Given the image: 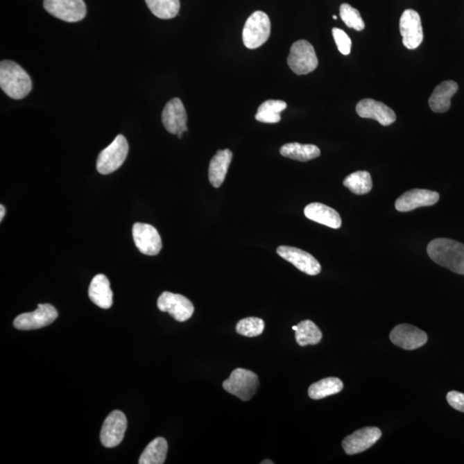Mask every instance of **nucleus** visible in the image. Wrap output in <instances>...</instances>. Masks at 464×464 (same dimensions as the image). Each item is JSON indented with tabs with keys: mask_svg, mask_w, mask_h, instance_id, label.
Listing matches in <instances>:
<instances>
[{
	"mask_svg": "<svg viewBox=\"0 0 464 464\" xmlns=\"http://www.w3.org/2000/svg\"><path fill=\"white\" fill-rule=\"evenodd\" d=\"M427 254L435 264L464 275V244L449 239H437L427 246Z\"/></svg>",
	"mask_w": 464,
	"mask_h": 464,
	"instance_id": "obj_1",
	"label": "nucleus"
},
{
	"mask_svg": "<svg viewBox=\"0 0 464 464\" xmlns=\"http://www.w3.org/2000/svg\"><path fill=\"white\" fill-rule=\"evenodd\" d=\"M0 87L10 98L21 100L31 92V78L19 64L12 60H2L0 63Z\"/></svg>",
	"mask_w": 464,
	"mask_h": 464,
	"instance_id": "obj_2",
	"label": "nucleus"
},
{
	"mask_svg": "<svg viewBox=\"0 0 464 464\" xmlns=\"http://www.w3.org/2000/svg\"><path fill=\"white\" fill-rule=\"evenodd\" d=\"M271 34V22L261 10L254 12L246 21L243 31V44L247 49H257L268 41Z\"/></svg>",
	"mask_w": 464,
	"mask_h": 464,
	"instance_id": "obj_3",
	"label": "nucleus"
},
{
	"mask_svg": "<svg viewBox=\"0 0 464 464\" xmlns=\"http://www.w3.org/2000/svg\"><path fill=\"white\" fill-rule=\"evenodd\" d=\"M259 387V377L251 370L237 368L234 370L223 383V388L228 393L235 395L243 402L250 401L257 393Z\"/></svg>",
	"mask_w": 464,
	"mask_h": 464,
	"instance_id": "obj_4",
	"label": "nucleus"
},
{
	"mask_svg": "<svg viewBox=\"0 0 464 464\" xmlns=\"http://www.w3.org/2000/svg\"><path fill=\"white\" fill-rule=\"evenodd\" d=\"M129 146L125 137L119 135L114 141L100 153L96 162L97 171L109 175L118 170L128 157Z\"/></svg>",
	"mask_w": 464,
	"mask_h": 464,
	"instance_id": "obj_5",
	"label": "nucleus"
},
{
	"mask_svg": "<svg viewBox=\"0 0 464 464\" xmlns=\"http://www.w3.org/2000/svg\"><path fill=\"white\" fill-rule=\"evenodd\" d=\"M291 70L297 75H307L312 73L318 66L314 46L305 40L294 42L287 59Z\"/></svg>",
	"mask_w": 464,
	"mask_h": 464,
	"instance_id": "obj_6",
	"label": "nucleus"
},
{
	"mask_svg": "<svg viewBox=\"0 0 464 464\" xmlns=\"http://www.w3.org/2000/svg\"><path fill=\"white\" fill-rule=\"evenodd\" d=\"M43 6L52 16L67 23L81 21L87 13L84 0H44Z\"/></svg>",
	"mask_w": 464,
	"mask_h": 464,
	"instance_id": "obj_7",
	"label": "nucleus"
},
{
	"mask_svg": "<svg viewBox=\"0 0 464 464\" xmlns=\"http://www.w3.org/2000/svg\"><path fill=\"white\" fill-rule=\"evenodd\" d=\"M58 318V311L49 304H38L33 312L24 313L17 316L14 327L19 330H33L44 328L51 325Z\"/></svg>",
	"mask_w": 464,
	"mask_h": 464,
	"instance_id": "obj_8",
	"label": "nucleus"
},
{
	"mask_svg": "<svg viewBox=\"0 0 464 464\" xmlns=\"http://www.w3.org/2000/svg\"><path fill=\"white\" fill-rule=\"evenodd\" d=\"M157 307L161 311L168 312L178 322H186L194 314V307L191 301L182 295L164 291L157 300Z\"/></svg>",
	"mask_w": 464,
	"mask_h": 464,
	"instance_id": "obj_9",
	"label": "nucleus"
},
{
	"mask_svg": "<svg viewBox=\"0 0 464 464\" xmlns=\"http://www.w3.org/2000/svg\"><path fill=\"white\" fill-rule=\"evenodd\" d=\"M400 33L402 43L408 49H415L424 38L422 19L415 10H405L400 19Z\"/></svg>",
	"mask_w": 464,
	"mask_h": 464,
	"instance_id": "obj_10",
	"label": "nucleus"
},
{
	"mask_svg": "<svg viewBox=\"0 0 464 464\" xmlns=\"http://www.w3.org/2000/svg\"><path fill=\"white\" fill-rule=\"evenodd\" d=\"M128 428V420L121 411L111 412L101 430V442L107 448L117 447L123 440Z\"/></svg>",
	"mask_w": 464,
	"mask_h": 464,
	"instance_id": "obj_11",
	"label": "nucleus"
},
{
	"mask_svg": "<svg viewBox=\"0 0 464 464\" xmlns=\"http://www.w3.org/2000/svg\"><path fill=\"white\" fill-rule=\"evenodd\" d=\"M135 246L142 254L157 255L163 248L160 233L153 225L136 223L132 227Z\"/></svg>",
	"mask_w": 464,
	"mask_h": 464,
	"instance_id": "obj_12",
	"label": "nucleus"
},
{
	"mask_svg": "<svg viewBox=\"0 0 464 464\" xmlns=\"http://www.w3.org/2000/svg\"><path fill=\"white\" fill-rule=\"evenodd\" d=\"M382 436L379 428L368 427L361 428L348 435L343 441V447L347 455L359 454L375 445Z\"/></svg>",
	"mask_w": 464,
	"mask_h": 464,
	"instance_id": "obj_13",
	"label": "nucleus"
},
{
	"mask_svg": "<svg viewBox=\"0 0 464 464\" xmlns=\"http://www.w3.org/2000/svg\"><path fill=\"white\" fill-rule=\"evenodd\" d=\"M277 253L296 267L298 270L308 275H318L322 267L319 261L308 252L290 246H280Z\"/></svg>",
	"mask_w": 464,
	"mask_h": 464,
	"instance_id": "obj_14",
	"label": "nucleus"
},
{
	"mask_svg": "<svg viewBox=\"0 0 464 464\" xmlns=\"http://www.w3.org/2000/svg\"><path fill=\"white\" fill-rule=\"evenodd\" d=\"M162 121L165 129L172 135H178L189 130L187 127L188 117L181 100L173 98L169 101L162 114Z\"/></svg>",
	"mask_w": 464,
	"mask_h": 464,
	"instance_id": "obj_15",
	"label": "nucleus"
},
{
	"mask_svg": "<svg viewBox=\"0 0 464 464\" xmlns=\"http://www.w3.org/2000/svg\"><path fill=\"white\" fill-rule=\"evenodd\" d=\"M390 339L395 346L405 350H415L427 343V334L415 326L404 323L395 327L390 334Z\"/></svg>",
	"mask_w": 464,
	"mask_h": 464,
	"instance_id": "obj_16",
	"label": "nucleus"
},
{
	"mask_svg": "<svg viewBox=\"0 0 464 464\" xmlns=\"http://www.w3.org/2000/svg\"><path fill=\"white\" fill-rule=\"evenodd\" d=\"M440 200V194L427 189H412L404 193L395 201V209L410 212L416 208L431 207Z\"/></svg>",
	"mask_w": 464,
	"mask_h": 464,
	"instance_id": "obj_17",
	"label": "nucleus"
},
{
	"mask_svg": "<svg viewBox=\"0 0 464 464\" xmlns=\"http://www.w3.org/2000/svg\"><path fill=\"white\" fill-rule=\"evenodd\" d=\"M356 112L362 118L372 119L382 126H390L397 120L394 110L382 102L370 98L359 101Z\"/></svg>",
	"mask_w": 464,
	"mask_h": 464,
	"instance_id": "obj_18",
	"label": "nucleus"
},
{
	"mask_svg": "<svg viewBox=\"0 0 464 464\" xmlns=\"http://www.w3.org/2000/svg\"><path fill=\"white\" fill-rule=\"evenodd\" d=\"M304 215L312 221L333 229H339L343 223L338 212L322 203L307 205L304 208Z\"/></svg>",
	"mask_w": 464,
	"mask_h": 464,
	"instance_id": "obj_19",
	"label": "nucleus"
},
{
	"mask_svg": "<svg viewBox=\"0 0 464 464\" xmlns=\"http://www.w3.org/2000/svg\"><path fill=\"white\" fill-rule=\"evenodd\" d=\"M458 91V85L455 81L447 80L442 82L434 89L428 103L430 109L435 113H445L451 108V100L456 92Z\"/></svg>",
	"mask_w": 464,
	"mask_h": 464,
	"instance_id": "obj_20",
	"label": "nucleus"
},
{
	"mask_svg": "<svg viewBox=\"0 0 464 464\" xmlns=\"http://www.w3.org/2000/svg\"><path fill=\"white\" fill-rule=\"evenodd\" d=\"M89 297L100 308L110 309L112 307L113 291L105 275H97L93 278L89 287Z\"/></svg>",
	"mask_w": 464,
	"mask_h": 464,
	"instance_id": "obj_21",
	"label": "nucleus"
},
{
	"mask_svg": "<svg viewBox=\"0 0 464 464\" xmlns=\"http://www.w3.org/2000/svg\"><path fill=\"white\" fill-rule=\"evenodd\" d=\"M232 160V153L229 149L218 151L211 160L208 176L214 188H219L224 182Z\"/></svg>",
	"mask_w": 464,
	"mask_h": 464,
	"instance_id": "obj_22",
	"label": "nucleus"
},
{
	"mask_svg": "<svg viewBox=\"0 0 464 464\" xmlns=\"http://www.w3.org/2000/svg\"><path fill=\"white\" fill-rule=\"evenodd\" d=\"M283 157L291 160L307 162L315 160L321 155V151L314 145H302L300 143H289L284 145L280 151Z\"/></svg>",
	"mask_w": 464,
	"mask_h": 464,
	"instance_id": "obj_23",
	"label": "nucleus"
},
{
	"mask_svg": "<svg viewBox=\"0 0 464 464\" xmlns=\"http://www.w3.org/2000/svg\"><path fill=\"white\" fill-rule=\"evenodd\" d=\"M343 383L338 377H326L311 384L309 388V397L314 400H320L339 393L343 390Z\"/></svg>",
	"mask_w": 464,
	"mask_h": 464,
	"instance_id": "obj_24",
	"label": "nucleus"
},
{
	"mask_svg": "<svg viewBox=\"0 0 464 464\" xmlns=\"http://www.w3.org/2000/svg\"><path fill=\"white\" fill-rule=\"evenodd\" d=\"M168 443L164 438H155L140 456L139 464H163L166 459Z\"/></svg>",
	"mask_w": 464,
	"mask_h": 464,
	"instance_id": "obj_25",
	"label": "nucleus"
},
{
	"mask_svg": "<svg viewBox=\"0 0 464 464\" xmlns=\"http://www.w3.org/2000/svg\"><path fill=\"white\" fill-rule=\"evenodd\" d=\"M295 338L300 347H307L308 345H316L323 338L322 331L311 320H304L297 325L295 330Z\"/></svg>",
	"mask_w": 464,
	"mask_h": 464,
	"instance_id": "obj_26",
	"label": "nucleus"
},
{
	"mask_svg": "<svg viewBox=\"0 0 464 464\" xmlns=\"http://www.w3.org/2000/svg\"><path fill=\"white\" fill-rule=\"evenodd\" d=\"M287 104L282 100H268L258 108L255 120L264 123H278L282 120L280 113L286 109Z\"/></svg>",
	"mask_w": 464,
	"mask_h": 464,
	"instance_id": "obj_27",
	"label": "nucleus"
},
{
	"mask_svg": "<svg viewBox=\"0 0 464 464\" xmlns=\"http://www.w3.org/2000/svg\"><path fill=\"white\" fill-rule=\"evenodd\" d=\"M343 185L358 196L368 194L372 189V176L365 171L354 172L347 176Z\"/></svg>",
	"mask_w": 464,
	"mask_h": 464,
	"instance_id": "obj_28",
	"label": "nucleus"
},
{
	"mask_svg": "<svg viewBox=\"0 0 464 464\" xmlns=\"http://www.w3.org/2000/svg\"><path fill=\"white\" fill-rule=\"evenodd\" d=\"M151 12L160 19H171L180 10V0H146Z\"/></svg>",
	"mask_w": 464,
	"mask_h": 464,
	"instance_id": "obj_29",
	"label": "nucleus"
},
{
	"mask_svg": "<svg viewBox=\"0 0 464 464\" xmlns=\"http://www.w3.org/2000/svg\"><path fill=\"white\" fill-rule=\"evenodd\" d=\"M265 323L259 318H247L237 323L236 331L241 336L255 337L264 333Z\"/></svg>",
	"mask_w": 464,
	"mask_h": 464,
	"instance_id": "obj_30",
	"label": "nucleus"
},
{
	"mask_svg": "<svg viewBox=\"0 0 464 464\" xmlns=\"http://www.w3.org/2000/svg\"><path fill=\"white\" fill-rule=\"evenodd\" d=\"M340 16L348 28H354L357 31L364 30L366 24L361 13L348 3H345L341 6Z\"/></svg>",
	"mask_w": 464,
	"mask_h": 464,
	"instance_id": "obj_31",
	"label": "nucleus"
},
{
	"mask_svg": "<svg viewBox=\"0 0 464 464\" xmlns=\"http://www.w3.org/2000/svg\"><path fill=\"white\" fill-rule=\"evenodd\" d=\"M332 34L336 42L337 48L343 55H348L351 53L352 41L346 32L341 28H334Z\"/></svg>",
	"mask_w": 464,
	"mask_h": 464,
	"instance_id": "obj_32",
	"label": "nucleus"
},
{
	"mask_svg": "<svg viewBox=\"0 0 464 464\" xmlns=\"http://www.w3.org/2000/svg\"><path fill=\"white\" fill-rule=\"evenodd\" d=\"M448 404L458 411L464 413V394L458 391H449L447 394Z\"/></svg>",
	"mask_w": 464,
	"mask_h": 464,
	"instance_id": "obj_33",
	"label": "nucleus"
},
{
	"mask_svg": "<svg viewBox=\"0 0 464 464\" xmlns=\"http://www.w3.org/2000/svg\"><path fill=\"white\" fill-rule=\"evenodd\" d=\"M5 215H6V208L5 207L3 206V205H1V206H0V221L1 222L3 221V217H5Z\"/></svg>",
	"mask_w": 464,
	"mask_h": 464,
	"instance_id": "obj_34",
	"label": "nucleus"
},
{
	"mask_svg": "<svg viewBox=\"0 0 464 464\" xmlns=\"http://www.w3.org/2000/svg\"><path fill=\"white\" fill-rule=\"evenodd\" d=\"M261 464H273V462L271 461V460L267 459V460H264V461L261 462Z\"/></svg>",
	"mask_w": 464,
	"mask_h": 464,
	"instance_id": "obj_35",
	"label": "nucleus"
},
{
	"mask_svg": "<svg viewBox=\"0 0 464 464\" xmlns=\"http://www.w3.org/2000/svg\"><path fill=\"white\" fill-rule=\"evenodd\" d=\"M333 19H334V20H336V19H337V17H336V16H333Z\"/></svg>",
	"mask_w": 464,
	"mask_h": 464,
	"instance_id": "obj_36",
	"label": "nucleus"
}]
</instances>
